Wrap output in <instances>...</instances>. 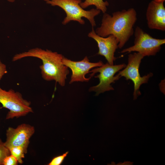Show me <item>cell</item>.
I'll return each mask as SVG.
<instances>
[{"instance_id": "6da1fadb", "label": "cell", "mask_w": 165, "mask_h": 165, "mask_svg": "<svg viewBox=\"0 0 165 165\" xmlns=\"http://www.w3.org/2000/svg\"><path fill=\"white\" fill-rule=\"evenodd\" d=\"M137 20V13L133 8L116 12L112 16L105 13L101 26L95 32L103 37L114 35L118 41V47L121 49L133 34V26Z\"/></svg>"}, {"instance_id": "7a4b0ae2", "label": "cell", "mask_w": 165, "mask_h": 165, "mask_svg": "<svg viewBox=\"0 0 165 165\" xmlns=\"http://www.w3.org/2000/svg\"><path fill=\"white\" fill-rule=\"evenodd\" d=\"M63 57L56 52L35 48L16 54L13 57L12 61H16L28 57L41 59L42 64L39 68L42 78L47 81H54L63 86L65 85L67 76L69 73L68 68L63 63Z\"/></svg>"}, {"instance_id": "3957f363", "label": "cell", "mask_w": 165, "mask_h": 165, "mask_svg": "<svg viewBox=\"0 0 165 165\" xmlns=\"http://www.w3.org/2000/svg\"><path fill=\"white\" fill-rule=\"evenodd\" d=\"M81 2L77 0H49L46 3L52 6H58L65 11L66 16L62 22L64 25L71 21L84 24L85 21L82 19L84 17L89 20L92 27L95 26L94 17L99 14L101 11L96 9L85 10L80 5Z\"/></svg>"}, {"instance_id": "277c9868", "label": "cell", "mask_w": 165, "mask_h": 165, "mask_svg": "<svg viewBox=\"0 0 165 165\" xmlns=\"http://www.w3.org/2000/svg\"><path fill=\"white\" fill-rule=\"evenodd\" d=\"M0 103L9 110L6 119L19 117L33 112L31 102L24 99L21 94L10 89L6 90L0 87Z\"/></svg>"}, {"instance_id": "5b68a950", "label": "cell", "mask_w": 165, "mask_h": 165, "mask_svg": "<svg viewBox=\"0 0 165 165\" xmlns=\"http://www.w3.org/2000/svg\"><path fill=\"white\" fill-rule=\"evenodd\" d=\"M134 34V45L123 49L121 53L136 51L144 57L154 56L160 51L161 46L165 43V38H154L138 26L136 27Z\"/></svg>"}, {"instance_id": "8992f818", "label": "cell", "mask_w": 165, "mask_h": 165, "mask_svg": "<svg viewBox=\"0 0 165 165\" xmlns=\"http://www.w3.org/2000/svg\"><path fill=\"white\" fill-rule=\"evenodd\" d=\"M126 66L124 64L114 65L107 63L99 67L90 71V73H92L90 75L91 78L95 73H99V74L94 77L99 79V82L98 85L90 87L89 91H95L96 92V95H98L106 91L114 90L111 84L115 82V81L118 80L120 77L117 75L115 76L114 75L117 72L125 68Z\"/></svg>"}, {"instance_id": "52a82bcc", "label": "cell", "mask_w": 165, "mask_h": 165, "mask_svg": "<svg viewBox=\"0 0 165 165\" xmlns=\"http://www.w3.org/2000/svg\"><path fill=\"white\" fill-rule=\"evenodd\" d=\"M144 57L141 54L135 53L128 55V63L125 68L117 74L120 77H124L127 80H132L134 83V99H136L141 94L139 88L141 85L147 83L149 78L153 76L152 73L141 77L139 68L141 60Z\"/></svg>"}, {"instance_id": "ba28073f", "label": "cell", "mask_w": 165, "mask_h": 165, "mask_svg": "<svg viewBox=\"0 0 165 165\" xmlns=\"http://www.w3.org/2000/svg\"><path fill=\"white\" fill-rule=\"evenodd\" d=\"M35 131L33 126L26 124L20 125L16 128L9 127L6 131L4 145L8 149L13 147L21 146L27 152L29 139Z\"/></svg>"}, {"instance_id": "9c48e42d", "label": "cell", "mask_w": 165, "mask_h": 165, "mask_svg": "<svg viewBox=\"0 0 165 165\" xmlns=\"http://www.w3.org/2000/svg\"><path fill=\"white\" fill-rule=\"evenodd\" d=\"M62 62L64 65L69 68L72 72L69 84L76 82H88L91 78L90 77L86 78V75L90 73L92 68L100 67L104 64L100 61L97 62H91L87 56L79 61H72L64 56Z\"/></svg>"}, {"instance_id": "30bf717a", "label": "cell", "mask_w": 165, "mask_h": 165, "mask_svg": "<svg viewBox=\"0 0 165 165\" xmlns=\"http://www.w3.org/2000/svg\"><path fill=\"white\" fill-rule=\"evenodd\" d=\"M88 36L94 39L97 42L99 48L97 54L104 56L110 65H113V62L116 58L114 53L118 48V42L116 38L112 35L107 37H103L97 35L93 27Z\"/></svg>"}, {"instance_id": "8fae6325", "label": "cell", "mask_w": 165, "mask_h": 165, "mask_svg": "<svg viewBox=\"0 0 165 165\" xmlns=\"http://www.w3.org/2000/svg\"><path fill=\"white\" fill-rule=\"evenodd\" d=\"M163 3L153 0L148 4L146 18L149 28L165 31V8Z\"/></svg>"}, {"instance_id": "7c38bea8", "label": "cell", "mask_w": 165, "mask_h": 165, "mask_svg": "<svg viewBox=\"0 0 165 165\" xmlns=\"http://www.w3.org/2000/svg\"><path fill=\"white\" fill-rule=\"evenodd\" d=\"M80 5L83 9L94 5L96 6V9L101 11L104 13L107 11V7L109 5V3L107 1L105 2L103 0H85L83 2H81Z\"/></svg>"}, {"instance_id": "4fadbf2b", "label": "cell", "mask_w": 165, "mask_h": 165, "mask_svg": "<svg viewBox=\"0 0 165 165\" xmlns=\"http://www.w3.org/2000/svg\"><path fill=\"white\" fill-rule=\"evenodd\" d=\"M9 149L10 154L16 158L18 162L20 164L22 163V159L24 157V154L27 153L24 148L20 146H18L12 147Z\"/></svg>"}, {"instance_id": "5bb4252c", "label": "cell", "mask_w": 165, "mask_h": 165, "mask_svg": "<svg viewBox=\"0 0 165 165\" xmlns=\"http://www.w3.org/2000/svg\"><path fill=\"white\" fill-rule=\"evenodd\" d=\"M10 154L9 149L5 146L4 142L0 138V165H3L5 158Z\"/></svg>"}, {"instance_id": "9a60e30c", "label": "cell", "mask_w": 165, "mask_h": 165, "mask_svg": "<svg viewBox=\"0 0 165 165\" xmlns=\"http://www.w3.org/2000/svg\"><path fill=\"white\" fill-rule=\"evenodd\" d=\"M69 152L67 151L62 155L54 157L48 164V165H60L64 161Z\"/></svg>"}, {"instance_id": "2e32d148", "label": "cell", "mask_w": 165, "mask_h": 165, "mask_svg": "<svg viewBox=\"0 0 165 165\" xmlns=\"http://www.w3.org/2000/svg\"><path fill=\"white\" fill-rule=\"evenodd\" d=\"M18 163L16 158L13 155L10 154L5 158L3 165H16Z\"/></svg>"}, {"instance_id": "e0dca14e", "label": "cell", "mask_w": 165, "mask_h": 165, "mask_svg": "<svg viewBox=\"0 0 165 165\" xmlns=\"http://www.w3.org/2000/svg\"><path fill=\"white\" fill-rule=\"evenodd\" d=\"M7 72L6 65L0 59V81L3 76Z\"/></svg>"}, {"instance_id": "ac0fdd59", "label": "cell", "mask_w": 165, "mask_h": 165, "mask_svg": "<svg viewBox=\"0 0 165 165\" xmlns=\"http://www.w3.org/2000/svg\"><path fill=\"white\" fill-rule=\"evenodd\" d=\"M7 1L8 2H14L15 0H7ZM44 1H46V2H47V1H48L49 0H44Z\"/></svg>"}, {"instance_id": "d6986e66", "label": "cell", "mask_w": 165, "mask_h": 165, "mask_svg": "<svg viewBox=\"0 0 165 165\" xmlns=\"http://www.w3.org/2000/svg\"><path fill=\"white\" fill-rule=\"evenodd\" d=\"M158 2H164V1H165V0H154Z\"/></svg>"}, {"instance_id": "ffe728a7", "label": "cell", "mask_w": 165, "mask_h": 165, "mask_svg": "<svg viewBox=\"0 0 165 165\" xmlns=\"http://www.w3.org/2000/svg\"><path fill=\"white\" fill-rule=\"evenodd\" d=\"M77 0L79 1H82V0Z\"/></svg>"}]
</instances>
